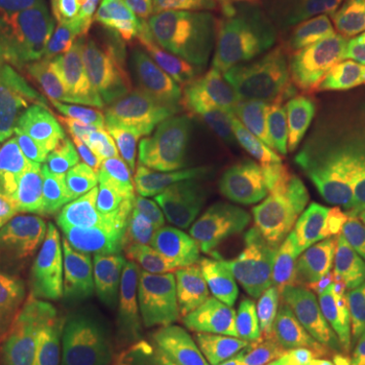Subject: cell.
<instances>
[{
  "instance_id": "cell-2",
  "label": "cell",
  "mask_w": 365,
  "mask_h": 365,
  "mask_svg": "<svg viewBox=\"0 0 365 365\" xmlns=\"http://www.w3.org/2000/svg\"><path fill=\"white\" fill-rule=\"evenodd\" d=\"M247 174L262 228L314 314L365 292V134L256 116Z\"/></svg>"
},
{
  "instance_id": "cell-7",
  "label": "cell",
  "mask_w": 365,
  "mask_h": 365,
  "mask_svg": "<svg viewBox=\"0 0 365 365\" xmlns=\"http://www.w3.org/2000/svg\"><path fill=\"white\" fill-rule=\"evenodd\" d=\"M280 61L338 91L365 71V0H307Z\"/></svg>"
},
{
  "instance_id": "cell-13",
  "label": "cell",
  "mask_w": 365,
  "mask_h": 365,
  "mask_svg": "<svg viewBox=\"0 0 365 365\" xmlns=\"http://www.w3.org/2000/svg\"><path fill=\"white\" fill-rule=\"evenodd\" d=\"M314 365H365V292L338 304L317 326Z\"/></svg>"
},
{
  "instance_id": "cell-6",
  "label": "cell",
  "mask_w": 365,
  "mask_h": 365,
  "mask_svg": "<svg viewBox=\"0 0 365 365\" xmlns=\"http://www.w3.org/2000/svg\"><path fill=\"white\" fill-rule=\"evenodd\" d=\"M71 207L76 220L113 250L125 274L150 302L216 307L213 292L198 277L186 247L153 204L146 180L128 174L86 189Z\"/></svg>"
},
{
  "instance_id": "cell-11",
  "label": "cell",
  "mask_w": 365,
  "mask_h": 365,
  "mask_svg": "<svg viewBox=\"0 0 365 365\" xmlns=\"http://www.w3.org/2000/svg\"><path fill=\"white\" fill-rule=\"evenodd\" d=\"M131 6L134 0H0V46L49 40Z\"/></svg>"
},
{
  "instance_id": "cell-1",
  "label": "cell",
  "mask_w": 365,
  "mask_h": 365,
  "mask_svg": "<svg viewBox=\"0 0 365 365\" xmlns=\"http://www.w3.org/2000/svg\"><path fill=\"white\" fill-rule=\"evenodd\" d=\"M162 95V55L122 9L37 43L0 46V170L43 204L71 210L122 180Z\"/></svg>"
},
{
  "instance_id": "cell-12",
  "label": "cell",
  "mask_w": 365,
  "mask_h": 365,
  "mask_svg": "<svg viewBox=\"0 0 365 365\" xmlns=\"http://www.w3.org/2000/svg\"><path fill=\"white\" fill-rule=\"evenodd\" d=\"M295 6H299V0H259L256 9L237 28L232 49L244 61L253 64L259 73L274 76V67L280 61L283 37H287Z\"/></svg>"
},
{
  "instance_id": "cell-3",
  "label": "cell",
  "mask_w": 365,
  "mask_h": 365,
  "mask_svg": "<svg viewBox=\"0 0 365 365\" xmlns=\"http://www.w3.org/2000/svg\"><path fill=\"white\" fill-rule=\"evenodd\" d=\"M253 125L256 110L235 113L207 153L153 180L150 195L220 311L311 323L314 307L274 253L250 189Z\"/></svg>"
},
{
  "instance_id": "cell-4",
  "label": "cell",
  "mask_w": 365,
  "mask_h": 365,
  "mask_svg": "<svg viewBox=\"0 0 365 365\" xmlns=\"http://www.w3.org/2000/svg\"><path fill=\"white\" fill-rule=\"evenodd\" d=\"M91 311L146 326L140 299L0 170V365H52Z\"/></svg>"
},
{
  "instance_id": "cell-9",
  "label": "cell",
  "mask_w": 365,
  "mask_h": 365,
  "mask_svg": "<svg viewBox=\"0 0 365 365\" xmlns=\"http://www.w3.org/2000/svg\"><path fill=\"white\" fill-rule=\"evenodd\" d=\"M155 40L170 67L216 61L235 46V0H153Z\"/></svg>"
},
{
  "instance_id": "cell-14",
  "label": "cell",
  "mask_w": 365,
  "mask_h": 365,
  "mask_svg": "<svg viewBox=\"0 0 365 365\" xmlns=\"http://www.w3.org/2000/svg\"><path fill=\"white\" fill-rule=\"evenodd\" d=\"M177 365H241V362H232V359H222L216 353L207 350H174L170 353Z\"/></svg>"
},
{
  "instance_id": "cell-8",
  "label": "cell",
  "mask_w": 365,
  "mask_h": 365,
  "mask_svg": "<svg viewBox=\"0 0 365 365\" xmlns=\"http://www.w3.org/2000/svg\"><path fill=\"white\" fill-rule=\"evenodd\" d=\"M174 332L192 347L241 365H314V344L289 326L256 323L244 317L198 314L174 302H150Z\"/></svg>"
},
{
  "instance_id": "cell-5",
  "label": "cell",
  "mask_w": 365,
  "mask_h": 365,
  "mask_svg": "<svg viewBox=\"0 0 365 365\" xmlns=\"http://www.w3.org/2000/svg\"><path fill=\"white\" fill-rule=\"evenodd\" d=\"M268 83L271 76L259 73L235 49L207 64L177 67L143 125L128 174L153 182L201 158L235 113L262 104Z\"/></svg>"
},
{
  "instance_id": "cell-10",
  "label": "cell",
  "mask_w": 365,
  "mask_h": 365,
  "mask_svg": "<svg viewBox=\"0 0 365 365\" xmlns=\"http://www.w3.org/2000/svg\"><path fill=\"white\" fill-rule=\"evenodd\" d=\"M52 365H177L146 326L116 314L88 317L55 350Z\"/></svg>"
}]
</instances>
